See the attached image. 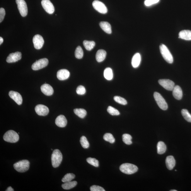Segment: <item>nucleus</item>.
I'll use <instances>...</instances> for the list:
<instances>
[{"label":"nucleus","instance_id":"1","mask_svg":"<svg viewBox=\"0 0 191 191\" xmlns=\"http://www.w3.org/2000/svg\"><path fill=\"white\" fill-rule=\"evenodd\" d=\"M62 158V155L61 151L59 149H55L52 156V163L53 167H58L61 163Z\"/></svg>","mask_w":191,"mask_h":191},{"label":"nucleus","instance_id":"2","mask_svg":"<svg viewBox=\"0 0 191 191\" xmlns=\"http://www.w3.org/2000/svg\"><path fill=\"white\" fill-rule=\"evenodd\" d=\"M30 162L27 160H23L14 164L15 169L19 172H24L27 171L30 168Z\"/></svg>","mask_w":191,"mask_h":191},{"label":"nucleus","instance_id":"3","mask_svg":"<svg viewBox=\"0 0 191 191\" xmlns=\"http://www.w3.org/2000/svg\"><path fill=\"white\" fill-rule=\"evenodd\" d=\"M120 170L123 173L127 175H131L137 172L138 170V168L134 164L125 163L120 166Z\"/></svg>","mask_w":191,"mask_h":191},{"label":"nucleus","instance_id":"4","mask_svg":"<svg viewBox=\"0 0 191 191\" xmlns=\"http://www.w3.org/2000/svg\"><path fill=\"white\" fill-rule=\"evenodd\" d=\"M3 139L6 142L14 143L19 141V135L17 133L13 130H9L4 134Z\"/></svg>","mask_w":191,"mask_h":191},{"label":"nucleus","instance_id":"5","mask_svg":"<svg viewBox=\"0 0 191 191\" xmlns=\"http://www.w3.org/2000/svg\"><path fill=\"white\" fill-rule=\"evenodd\" d=\"M160 49L164 59L169 64H172L173 61V57L170 51L165 45L161 44L160 46Z\"/></svg>","mask_w":191,"mask_h":191},{"label":"nucleus","instance_id":"6","mask_svg":"<svg viewBox=\"0 0 191 191\" xmlns=\"http://www.w3.org/2000/svg\"><path fill=\"white\" fill-rule=\"evenodd\" d=\"M154 97L157 105L161 110H165L168 109L167 103L160 93L156 92L154 93Z\"/></svg>","mask_w":191,"mask_h":191},{"label":"nucleus","instance_id":"7","mask_svg":"<svg viewBox=\"0 0 191 191\" xmlns=\"http://www.w3.org/2000/svg\"><path fill=\"white\" fill-rule=\"evenodd\" d=\"M49 63V61L46 58H43L38 61H36L32 66V69L34 71H37L44 68L47 66Z\"/></svg>","mask_w":191,"mask_h":191},{"label":"nucleus","instance_id":"8","mask_svg":"<svg viewBox=\"0 0 191 191\" xmlns=\"http://www.w3.org/2000/svg\"><path fill=\"white\" fill-rule=\"evenodd\" d=\"M18 9L21 15L25 17L28 14V8L26 2L24 0H16Z\"/></svg>","mask_w":191,"mask_h":191},{"label":"nucleus","instance_id":"9","mask_svg":"<svg viewBox=\"0 0 191 191\" xmlns=\"http://www.w3.org/2000/svg\"><path fill=\"white\" fill-rule=\"evenodd\" d=\"M158 83L164 88L168 91H172L175 86V83L169 79H160L158 81Z\"/></svg>","mask_w":191,"mask_h":191},{"label":"nucleus","instance_id":"10","mask_svg":"<svg viewBox=\"0 0 191 191\" xmlns=\"http://www.w3.org/2000/svg\"><path fill=\"white\" fill-rule=\"evenodd\" d=\"M93 6L94 8L100 13L105 14L107 13V7L102 2L96 0L93 2Z\"/></svg>","mask_w":191,"mask_h":191},{"label":"nucleus","instance_id":"11","mask_svg":"<svg viewBox=\"0 0 191 191\" xmlns=\"http://www.w3.org/2000/svg\"><path fill=\"white\" fill-rule=\"evenodd\" d=\"M41 3L43 8L47 13L49 14L54 13V7L50 0H42Z\"/></svg>","mask_w":191,"mask_h":191},{"label":"nucleus","instance_id":"12","mask_svg":"<svg viewBox=\"0 0 191 191\" xmlns=\"http://www.w3.org/2000/svg\"><path fill=\"white\" fill-rule=\"evenodd\" d=\"M33 42L35 49H41L44 43V40L42 36L39 35L34 36L33 38Z\"/></svg>","mask_w":191,"mask_h":191},{"label":"nucleus","instance_id":"13","mask_svg":"<svg viewBox=\"0 0 191 191\" xmlns=\"http://www.w3.org/2000/svg\"><path fill=\"white\" fill-rule=\"evenodd\" d=\"M35 112L39 115L45 116L49 113V108L46 106L43 105H38L35 108Z\"/></svg>","mask_w":191,"mask_h":191},{"label":"nucleus","instance_id":"14","mask_svg":"<svg viewBox=\"0 0 191 191\" xmlns=\"http://www.w3.org/2000/svg\"><path fill=\"white\" fill-rule=\"evenodd\" d=\"M21 53L20 52H16L10 54L7 57L6 61L8 63L15 62L21 60Z\"/></svg>","mask_w":191,"mask_h":191},{"label":"nucleus","instance_id":"15","mask_svg":"<svg viewBox=\"0 0 191 191\" xmlns=\"http://www.w3.org/2000/svg\"><path fill=\"white\" fill-rule=\"evenodd\" d=\"M9 96L18 105H20L23 102V98L21 95L17 92L11 91L9 92Z\"/></svg>","mask_w":191,"mask_h":191},{"label":"nucleus","instance_id":"16","mask_svg":"<svg viewBox=\"0 0 191 191\" xmlns=\"http://www.w3.org/2000/svg\"><path fill=\"white\" fill-rule=\"evenodd\" d=\"M70 76V72L66 69L60 70L57 72V77L60 81H64L68 78Z\"/></svg>","mask_w":191,"mask_h":191},{"label":"nucleus","instance_id":"17","mask_svg":"<svg viewBox=\"0 0 191 191\" xmlns=\"http://www.w3.org/2000/svg\"><path fill=\"white\" fill-rule=\"evenodd\" d=\"M41 90L42 92L47 96H51L54 93V90L52 87L47 84L43 85L41 86Z\"/></svg>","mask_w":191,"mask_h":191},{"label":"nucleus","instance_id":"18","mask_svg":"<svg viewBox=\"0 0 191 191\" xmlns=\"http://www.w3.org/2000/svg\"><path fill=\"white\" fill-rule=\"evenodd\" d=\"M67 123V120L64 115H60L55 120V124L58 127H64L66 126Z\"/></svg>","mask_w":191,"mask_h":191},{"label":"nucleus","instance_id":"19","mask_svg":"<svg viewBox=\"0 0 191 191\" xmlns=\"http://www.w3.org/2000/svg\"><path fill=\"white\" fill-rule=\"evenodd\" d=\"M172 91L173 95L174 98L177 100H180L182 98L183 96L182 91L179 86H175Z\"/></svg>","mask_w":191,"mask_h":191},{"label":"nucleus","instance_id":"20","mask_svg":"<svg viewBox=\"0 0 191 191\" xmlns=\"http://www.w3.org/2000/svg\"><path fill=\"white\" fill-rule=\"evenodd\" d=\"M166 164L167 168L169 170H172L176 165V161L174 157L171 156L167 157Z\"/></svg>","mask_w":191,"mask_h":191},{"label":"nucleus","instance_id":"21","mask_svg":"<svg viewBox=\"0 0 191 191\" xmlns=\"http://www.w3.org/2000/svg\"><path fill=\"white\" fill-rule=\"evenodd\" d=\"M141 61V55L139 53H136L132 58L131 64L132 67L136 68L139 66Z\"/></svg>","mask_w":191,"mask_h":191},{"label":"nucleus","instance_id":"22","mask_svg":"<svg viewBox=\"0 0 191 191\" xmlns=\"http://www.w3.org/2000/svg\"><path fill=\"white\" fill-rule=\"evenodd\" d=\"M179 38L185 40H191V31L185 30L181 31L179 34Z\"/></svg>","mask_w":191,"mask_h":191},{"label":"nucleus","instance_id":"23","mask_svg":"<svg viewBox=\"0 0 191 191\" xmlns=\"http://www.w3.org/2000/svg\"><path fill=\"white\" fill-rule=\"evenodd\" d=\"M107 53L105 50L101 49L98 51L96 54V59L98 62H102L105 59Z\"/></svg>","mask_w":191,"mask_h":191},{"label":"nucleus","instance_id":"24","mask_svg":"<svg viewBox=\"0 0 191 191\" xmlns=\"http://www.w3.org/2000/svg\"><path fill=\"white\" fill-rule=\"evenodd\" d=\"M100 26L101 28L103 30L108 34H111L112 33V29L110 24L107 22H101L100 23Z\"/></svg>","mask_w":191,"mask_h":191},{"label":"nucleus","instance_id":"25","mask_svg":"<svg viewBox=\"0 0 191 191\" xmlns=\"http://www.w3.org/2000/svg\"><path fill=\"white\" fill-rule=\"evenodd\" d=\"M166 150V145L162 141H160L157 144V152L159 154H162L165 153Z\"/></svg>","mask_w":191,"mask_h":191},{"label":"nucleus","instance_id":"26","mask_svg":"<svg viewBox=\"0 0 191 191\" xmlns=\"http://www.w3.org/2000/svg\"><path fill=\"white\" fill-rule=\"evenodd\" d=\"M77 184V182L76 181H69L64 183L62 185V187L65 190H69L75 187Z\"/></svg>","mask_w":191,"mask_h":191},{"label":"nucleus","instance_id":"27","mask_svg":"<svg viewBox=\"0 0 191 191\" xmlns=\"http://www.w3.org/2000/svg\"><path fill=\"white\" fill-rule=\"evenodd\" d=\"M104 76L107 80H111L113 78V73L112 69L110 68H107L104 72Z\"/></svg>","mask_w":191,"mask_h":191},{"label":"nucleus","instance_id":"28","mask_svg":"<svg viewBox=\"0 0 191 191\" xmlns=\"http://www.w3.org/2000/svg\"><path fill=\"white\" fill-rule=\"evenodd\" d=\"M75 114L81 118H84L87 114V112L85 110L82 108H77L74 110Z\"/></svg>","mask_w":191,"mask_h":191},{"label":"nucleus","instance_id":"29","mask_svg":"<svg viewBox=\"0 0 191 191\" xmlns=\"http://www.w3.org/2000/svg\"><path fill=\"white\" fill-rule=\"evenodd\" d=\"M83 45L85 49L88 51L92 50L95 45V43L93 41L84 40Z\"/></svg>","mask_w":191,"mask_h":191},{"label":"nucleus","instance_id":"30","mask_svg":"<svg viewBox=\"0 0 191 191\" xmlns=\"http://www.w3.org/2000/svg\"><path fill=\"white\" fill-rule=\"evenodd\" d=\"M122 141L124 143L127 145H130L132 144L131 141L132 137L129 134H124L122 135Z\"/></svg>","mask_w":191,"mask_h":191},{"label":"nucleus","instance_id":"31","mask_svg":"<svg viewBox=\"0 0 191 191\" xmlns=\"http://www.w3.org/2000/svg\"><path fill=\"white\" fill-rule=\"evenodd\" d=\"M75 177V175L73 173H67L62 179V181L64 183L69 182L74 179Z\"/></svg>","mask_w":191,"mask_h":191},{"label":"nucleus","instance_id":"32","mask_svg":"<svg viewBox=\"0 0 191 191\" xmlns=\"http://www.w3.org/2000/svg\"><path fill=\"white\" fill-rule=\"evenodd\" d=\"M84 52L83 49L80 46H78L75 52V55L77 59H81L83 57Z\"/></svg>","mask_w":191,"mask_h":191},{"label":"nucleus","instance_id":"33","mask_svg":"<svg viewBox=\"0 0 191 191\" xmlns=\"http://www.w3.org/2000/svg\"><path fill=\"white\" fill-rule=\"evenodd\" d=\"M181 113L185 119L188 122H191V115L187 110L183 109Z\"/></svg>","mask_w":191,"mask_h":191},{"label":"nucleus","instance_id":"34","mask_svg":"<svg viewBox=\"0 0 191 191\" xmlns=\"http://www.w3.org/2000/svg\"><path fill=\"white\" fill-rule=\"evenodd\" d=\"M103 139L105 141L109 142L110 143H113L115 142V139L113 135L110 133H106L103 136Z\"/></svg>","mask_w":191,"mask_h":191},{"label":"nucleus","instance_id":"35","mask_svg":"<svg viewBox=\"0 0 191 191\" xmlns=\"http://www.w3.org/2000/svg\"><path fill=\"white\" fill-rule=\"evenodd\" d=\"M114 101L117 103L120 104L125 105H127V101L125 99L119 96H115L114 98Z\"/></svg>","mask_w":191,"mask_h":191},{"label":"nucleus","instance_id":"36","mask_svg":"<svg viewBox=\"0 0 191 191\" xmlns=\"http://www.w3.org/2000/svg\"><path fill=\"white\" fill-rule=\"evenodd\" d=\"M80 143L82 147L83 148L86 149L89 148V143L85 136H83L81 137Z\"/></svg>","mask_w":191,"mask_h":191},{"label":"nucleus","instance_id":"37","mask_svg":"<svg viewBox=\"0 0 191 191\" xmlns=\"http://www.w3.org/2000/svg\"><path fill=\"white\" fill-rule=\"evenodd\" d=\"M86 161L89 164L95 167H98L99 166V161L95 158H89L87 159Z\"/></svg>","mask_w":191,"mask_h":191},{"label":"nucleus","instance_id":"38","mask_svg":"<svg viewBox=\"0 0 191 191\" xmlns=\"http://www.w3.org/2000/svg\"><path fill=\"white\" fill-rule=\"evenodd\" d=\"M107 110L108 112L112 115H119L120 114L119 111L112 106H109Z\"/></svg>","mask_w":191,"mask_h":191},{"label":"nucleus","instance_id":"39","mask_svg":"<svg viewBox=\"0 0 191 191\" xmlns=\"http://www.w3.org/2000/svg\"><path fill=\"white\" fill-rule=\"evenodd\" d=\"M76 92L79 95H83L86 93V90L85 87L82 85H80L77 87Z\"/></svg>","mask_w":191,"mask_h":191},{"label":"nucleus","instance_id":"40","mask_svg":"<svg viewBox=\"0 0 191 191\" xmlns=\"http://www.w3.org/2000/svg\"><path fill=\"white\" fill-rule=\"evenodd\" d=\"M159 1L160 0H145L144 4L147 6H149L158 3Z\"/></svg>","mask_w":191,"mask_h":191},{"label":"nucleus","instance_id":"41","mask_svg":"<svg viewBox=\"0 0 191 191\" xmlns=\"http://www.w3.org/2000/svg\"><path fill=\"white\" fill-rule=\"evenodd\" d=\"M91 191H105V190L102 187L100 186L93 185L90 188Z\"/></svg>","mask_w":191,"mask_h":191},{"label":"nucleus","instance_id":"42","mask_svg":"<svg viewBox=\"0 0 191 191\" xmlns=\"http://www.w3.org/2000/svg\"><path fill=\"white\" fill-rule=\"evenodd\" d=\"M5 15L6 11L5 9L3 8H1L0 9V23H2V22L3 20Z\"/></svg>","mask_w":191,"mask_h":191},{"label":"nucleus","instance_id":"43","mask_svg":"<svg viewBox=\"0 0 191 191\" xmlns=\"http://www.w3.org/2000/svg\"><path fill=\"white\" fill-rule=\"evenodd\" d=\"M14 190L13 188H12L11 187H9L6 190V191H14Z\"/></svg>","mask_w":191,"mask_h":191},{"label":"nucleus","instance_id":"44","mask_svg":"<svg viewBox=\"0 0 191 191\" xmlns=\"http://www.w3.org/2000/svg\"><path fill=\"white\" fill-rule=\"evenodd\" d=\"M3 42V38L2 37H0V45H1L2 44Z\"/></svg>","mask_w":191,"mask_h":191},{"label":"nucleus","instance_id":"45","mask_svg":"<svg viewBox=\"0 0 191 191\" xmlns=\"http://www.w3.org/2000/svg\"><path fill=\"white\" fill-rule=\"evenodd\" d=\"M177 190H171L170 191H177Z\"/></svg>","mask_w":191,"mask_h":191}]
</instances>
